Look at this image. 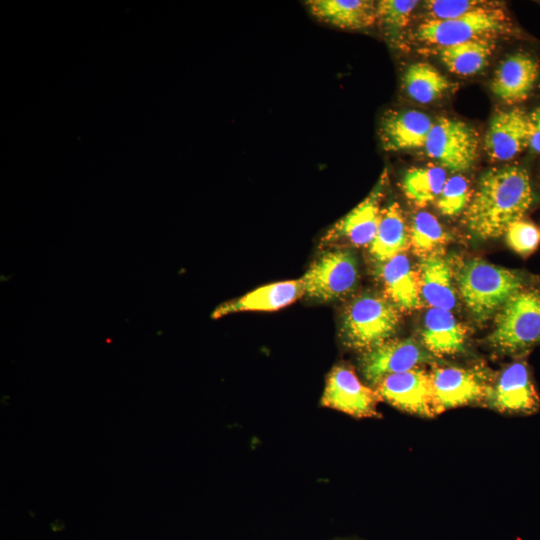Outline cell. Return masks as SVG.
Wrapping results in <instances>:
<instances>
[{
	"label": "cell",
	"instance_id": "cell-11",
	"mask_svg": "<svg viewBox=\"0 0 540 540\" xmlns=\"http://www.w3.org/2000/svg\"><path fill=\"white\" fill-rule=\"evenodd\" d=\"M431 373L439 413L485 400L491 386L481 368L436 367Z\"/></svg>",
	"mask_w": 540,
	"mask_h": 540
},
{
	"label": "cell",
	"instance_id": "cell-29",
	"mask_svg": "<svg viewBox=\"0 0 540 540\" xmlns=\"http://www.w3.org/2000/svg\"><path fill=\"white\" fill-rule=\"evenodd\" d=\"M484 0H429L423 4L424 20H450L493 4Z\"/></svg>",
	"mask_w": 540,
	"mask_h": 540
},
{
	"label": "cell",
	"instance_id": "cell-4",
	"mask_svg": "<svg viewBox=\"0 0 540 540\" xmlns=\"http://www.w3.org/2000/svg\"><path fill=\"white\" fill-rule=\"evenodd\" d=\"M511 22L501 4H493L450 20H423L414 33L416 41L437 48L503 35Z\"/></svg>",
	"mask_w": 540,
	"mask_h": 540
},
{
	"label": "cell",
	"instance_id": "cell-21",
	"mask_svg": "<svg viewBox=\"0 0 540 540\" xmlns=\"http://www.w3.org/2000/svg\"><path fill=\"white\" fill-rule=\"evenodd\" d=\"M310 12L319 20L344 29H364L376 23V2L370 0H309Z\"/></svg>",
	"mask_w": 540,
	"mask_h": 540
},
{
	"label": "cell",
	"instance_id": "cell-23",
	"mask_svg": "<svg viewBox=\"0 0 540 540\" xmlns=\"http://www.w3.org/2000/svg\"><path fill=\"white\" fill-rule=\"evenodd\" d=\"M494 48V39L483 38L436 50L442 63L451 72L471 76L479 73L487 65Z\"/></svg>",
	"mask_w": 540,
	"mask_h": 540
},
{
	"label": "cell",
	"instance_id": "cell-2",
	"mask_svg": "<svg viewBox=\"0 0 540 540\" xmlns=\"http://www.w3.org/2000/svg\"><path fill=\"white\" fill-rule=\"evenodd\" d=\"M461 299L477 322H485L525 284L516 271L481 259L464 262L456 273Z\"/></svg>",
	"mask_w": 540,
	"mask_h": 540
},
{
	"label": "cell",
	"instance_id": "cell-7",
	"mask_svg": "<svg viewBox=\"0 0 540 540\" xmlns=\"http://www.w3.org/2000/svg\"><path fill=\"white\" fill-rule=\"evenodd\" d=\"M305 295L320 301L341 298L351 292L358 280V264L347 249L323 253L300 278Z\"/></svg>",
	"mask_w": 540,
	"mask_h": 540
},
{
	"label": "cell",
	"instance_id": "cell-9",
	"mask_svg": "<svg viewBox=\"0 0 540 540\" xmlns=\"http://www.w3.org/2000/svg\"><path fill=\"white\" fill-rule=\"evenodd\" d=\"M376 392L381 399L404 412L422 417L440 414L431 373L420 367L385 376L376 385Z\"/></svg>",
	"mask_w": 540,
	"mask_h": 540
},
{
	"label": "cell",
	"instance_id": "cell-5",
	"mask_svg": "<svg viewBox=\"0 0 540 540\" xmlns=\"http://www.w3.org/2000/svg\"><path fill=\"white\" fill-rule=\"evenodd\" d=\"M399 321V310L390 300L362 294L347 306L341 333L347 346L365 352L389 340Z\"/></svg>",
	"mask_w": 540,
	"mask_h": 540
},
{
	"label": "cell",
	"instance_id": "cell-16",
	"mask_svg": "<svg viewBox=\"0 0 540 540\" xmlns=\"http://www.w3.org/2000/svg\"><path fill=\"white\" fill-rule=\"evenodd\" d=\"M303 295L305 292L301 279L270 283L220 304L212 313V318L217 319L238 312L279 310Z\"/></svg>",
	"mask_w": 540,
	"mask_h": 540
},
{
	"label": "cell",
	"instance_id": "cell-24",
	"mask_svg": "<svg viewBox=\"0 0 540 540\" xmlns=\"http://www.w3.org/2000/svg\"><path fill=\"white\" fill-rule=\"evenodd\" d=\"M403 86L413 101L428 104L442 97L449 89L450 82L432 65L418 62L405 71Z\"/></svg>",
	"mask_w": 540,
	"mask_h": 540
},
{
	"label": "cell",
	"instance_id": "cell-20",
	"mask_svg": "<svg viewBox=\"0 0 540 540\" xmlns=\"http://www.w3.org/2000/svg\"><path fill=\"white\" fill-rule=\"evenodd\" d=\"M423 346L435 356L456 354L463 350L467 329L449 310L430 308L423 320Z\"/></svg>",
	"mask_w": 540,
	"mask_h": 540
},
{
	"label": "cell",
	"instance_id": "cell-31",
	"mask_svg": "<svg viewBox=\"0 0 540 540\" xmlns=\"http://www.w3.org/2000/svg\"><path fill=\"white\" fill-rule=\"evenodd\" d=\"M528 148L540 154V107L528 114Z\"/></svg>",
	"mask_w": 540,
	"mask_h": 540
},
{
	"label": "cell",
	"instance_id": "cell-26",
	"mask_svg": "<svg viewBox=\"0 0 540 540\" xmlns=\"http://www.w3.org/2000/svg\"><path fill=\"white\" fill-rule=\"evenodd\" d=\"M449 236L440 222L430 213L421 211L412 218L409 227V245L422 257L441 255Z\"/></svg>",
	"mask_w": 540,
	"mask_h": 540
},
{
	"label": "cell",
	"instance_id": "cell-17",
	"mask_svg": "<svg viewBox=\"0 0 540 540\" xmlns=\"http://www.w3.org/2000/svg\"><path fill=\"white\" fill-rule=\"evenodd\" d=\"M433 123L427 114L417 110L389 112L380 126L382 145L388 151L424 148Z\"/></svg>",
	"mask_w": 540,
	"mask_h": 540
},
{
	"label": "cell",
	"instance_id": "cell-10",
	"mask_svg": "<svg viewBox=\"0 0 540 540\" xmlns=\"http://www.w3.org/2000/svg\"><path fill=\"white\" fill-rule=\"evenodd\" d=\"M432 361V354L412 338L387 340L365 351L360 360L361 371L371 385L385 376L419 368Z\"/></svg>",
	"mask_w": 540,
	"mask_h": 540
},
{
	"label": "cell",
	"instance_id": "cell-1",
	"mask_svg": "<svg viewBox=\"0 0 540 540\" xmlns=\"http://www.w3.org/2000/svg\"><path fill=\"white\" fill-rule=\"evenodd\" d=\"M527 171L505 166L485 171L465 210V225L477 237L497 238L513 222L523 218L533 203Z\"/></svg>",
	"mask_w": 540,
	"mask_h": 540
},
{
	"label": "cell",
	"instance_id": "cell-13",
	"mask_svg": "<svg viewBox=\"0 0 540 540\" xmlns=\"http://www.w3.org/2000/svg\"><path fill=\"white\" fill-rule=\"evenodd\" d=\"M380 399L376 390L364 385L351 367L339 365L327 376L321 403L325 407L364 418L378 415Z\"/></svg>",
	"mask_w": 540,
	"mask_h": 540
},
{
	"label": "cell",
	"instance_id": "cell-6",
	"mask_svg": "<svg viewBox=\"0 0 540 540\" xmlns=\"http://www.w3.org/2000/svg\"><path fill=\"white\" fill-rule=\"evenodd\" d=\"M479 148L477 132L467 123L451 118H439L426 139L424 150L440 167L463 172L472 167Z\"/></svg>",
	"mask_w": 540,
	"mask_h": 540
},
{
	"label": "cell",
	"instance_id": "cell-8",
	"mask_svg": "<svg viewBox=\"0 0 540 540\" xmlns=\"http://www.w3.org/2000/svg\"><path fill=\"white\" fill-rule=\"evenodd\" d=\"M485 400L488 406L502 413H536L540 408V397L528 363L518 359L504 367L491 383Z\"/></svg>",
	"mask_w": 540,
	"mask_h": 540
},
{
	"label": "cell",
	"instance_id": "cell-22",
	"mask_svg": "<svg viewBox=\"0 0 540 540\" xmlns=\"http://www.w3.org/2000/svg\"><path fill=\"white\" fill-rule=\"evenodd\" d=\"M408 246L409 228L403 210L398 203H390L381 210L377 232L369 251L380 263L403 253Z\"/></svg>",
	"mask_w": 540,
	"mask_h": 540
},
{
	"label": "cell",
	"instance_id": "cell-12",
	"mask_svg": "<svg viewBox=\"0 0 540 540\" xmlns=\"http://www.w3.org/2000/svg\"><path fill=\"white\" fill-rule=\"evenodd\" d=\"M387 181L384 171L367 197L328 230L322 238L323 244L345 242L369 247L377 232Z\"/></svg>",
	"mask_w": 540,
	"mask_h": 540
},
{
	"label": "cell",
	"instance_id": "cell-18",
	"mask_svg": "<svg viewBox=\"0 0 540 540\" xmlns=\"http://www.w3.org/2000/svg\"><path fill=\"white\" fill-rule=\"evenodd\" d=\"M379 277L388 299L401 310H414L422 306L418 273L409 258L401 253L377 266Z\"/></svg>",
	"mask_w": 540,
	"mask_h": 540
},
{
	"label": "cell",
	"instance_id": "cell-15",
	"mask_svg": "<svg viewBox=\"0 0 540 540\" xmlns=\"http://www.w3.org/2000/svg\"><path fill=\"white\" fill-rule=\"evenodd\" d=\"M540 73L537 59L525 53H516L501 62L494 74L491 90L507 104L523 101L532 91Z\"/></svg>",
	"mask_w": 540,
	"mask_h": 540
},
{
	"label": "cell",
	"instance_id": "cell-28",
	"mask_svg": "<svg viewBox=\"0 0 540 540\" xmlns=\"http://www.w3.org/2000/svg\"><path fill=\"white\" fill-rule=\"evenodd\" d=\"M470 200L471 193L467 179L455 174L447 178L436 205L443 215L452 217L466 210Z\"/></svg>",
	"mask_w": 540,
	"mask_h": 540
},
{
	"label": "cell",
	"instance_id": "cell-14",
	"mask_svg": "<svg viewBox=\"0 0 540 540\" xmlns=\"http://www.w3.org/2000/svg\"><path fill=\"white\" fill-rule=\"evenodd\" d=\"M528 147V114L518 108L496 113L486 130L484 149L496 161H509Z\"/></svg>",
	"mask_w": 540,
	"mask_h": 540
},
{
	"label": "cell",
	"instance_id": "cell-19",
	"mask_svg": "<svg viewBox=\"0 0 540 540\" xmlns=\"http://www.w3.org/2000/svg\"><path fill=\"white\" fill-rule=\"evenodd\" d=\"M417 273L425 302L431 308L451 311L456 305L452 260L442 255L422 258Z\"/></svg>",
	"mask_w": 540,
	"mask_h": 540
},
{
	"label": "cell",
	"instance_id": "cell-27",
	"mask_svg": "<svg viewBox=\"0 0 540 540\" xmlns=\"http://www.w3.org/2000/svg\"><path fill=\"white\" fill-rule=\"evenodd\" d=\"M415 0H381L376 2V23L392 45L401 43L405 29L418 5Z\"/></svg>",
	"mask_w": 540,
	"mask_h": 540
},
{
	"label": "cell",
	"instance_id": "cell-3",
	"mask_svg": "<svg viewBox=\"0 0 540 540\" xmlns=\"http://www.w3.org/2000/svg\"><path fill=\"white\" fill-rule=\"evenodd\" d=\"M488 343L497 353L515 356L540 344V286H524L507 300Z\"/></svg>",
	"mask_w": 540,
	"mask_h": 540
},
{
	"label": "cell",
	"instance_id": "cell-30",
	"mask_svg": "<svg viewBox=\"0 0 540 540\" xmlns=\"http://www.w3.org/2000/svg\"><path fill=\"white\" fill-rule=\"evenodd\" d=\"M504 234L509 247L523 257L531 255L540 243L538 227L523 218L510 224Z\"/></svg>",
	"mask_w": 540,
	"mask_h": 540
},
{
	"label": "cell",
	"instance_id": "cell-25",
	"mask_svg": "<svg viewBox=\"0 0 540 540\" xmlns=\"http://www.w3.org/2000/svg\"><path fill=\"white\" fill-rule=\"evenodd\" d=\"M446 180V170L439 165L413 167L406 171L402 188L410 201L425 206L437 200Z\"/></svg>",
	"mask_w": 540,
	"mask_h": 540
}]
</instances>
